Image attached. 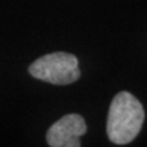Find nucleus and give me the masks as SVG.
Returning <instances> with one entry per match:
<instances>
[{
    "label": "nucleus",
    "instance_id": "2",
    "mask_svg": "<svg viewBox=\"0 0 147 147\" xmlns=\"http://www.w3.org/2000/svg\"><path fill=\"white\" fill-rule=\"evenodd\" d=\"M34 79L53 85H69L80 79L79 60L74 54L57 52L38 58L28 67Z\"/></svg>",
    "mask_w": 147,
    "mask_h": 147
},
{
    "label": "nucleus",
    "instance_id": "1",
    "mask_svg": "<svg viewBox=\"0 0 147 147\" xmlns=\"http://www.w3.org/2000/svg\"><path fill=\"white\" fill-rule=\"evenodd\" d=\"M145 120L140 100L129 92H119L113 98L107 119V135L113 144L125 145L139 135Z\"/></svg>",
    "mask_w": 147,
    "mask_h": 147
},
{
    "label": "nucleus",
    "instance_id": "3",
    "mask_svg": "<svg viewBox=\"0 0 147 147\" xmlns=\"http://www.w3.org/2000/svg\"><path fill=\"white\" fill-rule=\"evenodd\" d=\"M86 131L84 118L79 114H67L49 127L47 142L52 147H80V137Z\"/></svg>",
    "mask_w": 147,
    "mask_h": 147
}]
</instances>
